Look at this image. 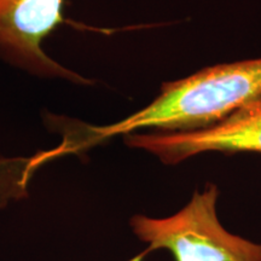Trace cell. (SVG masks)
Returning a JSON list of instances; mask_svg holds the SVG:
<instances>
[{
	"mask_svg": "<svg viewBox=\"0 0 261 261\" xmlns=\"http://www.w3.org/2000/svg\"><path fill=\"white\" fill-rule=\"evenodd\" d=\"M125 142L158 156L165 165H178L205 152L261 154V94L213 126L187 132L130 133Z\"/></svg>",
	"mask_w": 261,
	"mask_h": 261,
	"instance_id": "3957f363",
	"label": "cell"
},
{
	"mask_svg": "<svg viewBox=\"0 0 261 261\" xmlns=\"http://www.w3.org/2000/svg\"><path fill=\"white\" fill-rule=\"evenodd\" d=\"M261 94V57L205 67L165 83L151 103L108 126L86 125L60 116L50 121L63 136L55 155L79 152L120 135L140 130L187 132L213 126Z\"/></svg>",
	"mask_w": 261,
	"mask_h": 261,
	"instance_id": "6da1fadb",
	"label": "cell"
},
{
	"mask_svg": "<svg viewBox=\"0 0 261 261\" xmlns=\"http://www.w3.org/2000/svg\"><path fill=\"white\" fill-rule=\"evenodd\" d=\"M63 0H0V56L33 74L87 80L51 60L41 44L61 23Z\"/></svg>",
	"mask_w": 261,
	"mask_h": 261,
	"instance_id": "277c9868",
	"label": "cell"
},
{
	"mask_svg": "<svg viewBox=\"0 0 261 261\" xmlns=\"http://www.w3.org/2000/svg\"><path fill=\"white\" fill-rule=\"evenodd\" d=\"M219 190L208 182L180 211L166 218L135 215L133 232L149 246L129 261L167 249L177 261H261V244L226 230L218 217Z\"/></svg>",
	"mask_w": 261,
	"mask_h": 261,
	"instance_id": "7a4b0ae2",
	"label": "cell"
}]
</instances>
